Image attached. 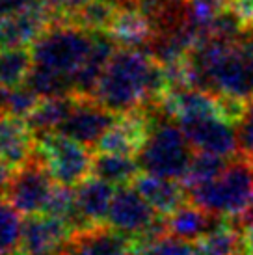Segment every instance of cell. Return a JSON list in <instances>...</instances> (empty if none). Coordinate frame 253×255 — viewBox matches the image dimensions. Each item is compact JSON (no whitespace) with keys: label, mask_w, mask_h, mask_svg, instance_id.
<instances>
[{"label":"cell","mask_w":253,"mask_h":255,"mask_svg":"<svg viewBox=\"0 0 253 255\" xmlns=\"http://www.w3.org/2000/svg\"><path fill=\"white\" fill-rule=\"evenodd\" d=\"M188 88L253 99V24L235 37L203 36L184 58Z\"/></svg>","instance_id":"obj_1"},{"label":"cell","mask_w":253,"mask_h":255,"mask_svg":"<svg viewBox=\"0 0 253 255\" xmlns=\"http://www.w3.org/2000/svg\"><path fill=\"white\" fill-rule=\"evenodd\" d=\"M169 88L168 69L147 50L120 47L106 64L92 99L114 114H128L158 108Z\"/></svg>","instance_id":"obj_2"},{"label":"cell","mask_w":253,"mask_h":255,"mask_svg":"<svg viewBox=\"0 0 253 255\" xmlns=\"http://www.w3.org/2000/svg\"><path fill=\"white\" fill-rule=\"evenodd\" d=\"M186 192L190 201L207 213L235 218L253 196V162L242 155L233 156L218 177Z\"/></svg>","instance_id":"obj_3"},{"label":"cell","mask_w":253,"mask_h":255,"mask_svg":"<svg viewBox=\"0 0 253 255\" xmlns=\"http://www.w3.org/2000/svg\"><path fill=\"white\" fill-rule=\"evenodd\" d=\"M95 45V32L73 22H52L32 45L34 64L73 78L86 64Z\"/></svg>","instance_id":"obj_4"},{"label":"cell","mask_w":253,"mask_h":255,"mask_svg":"<svg viewBox=\"0 0 253 255\" xmlns=\"http://www.w3.org/2000/svg\"><path fill=\"white\" fill-rule=\"evenodd\" d=\"M192 149L194 147L181 125H173L171 121H162L153 116L147 140L136 158L143 171L181 181L194 158Z\"/></svg>","instance_id":"obj_5"},{"label":"cell","mask_w":253,"mask_h":255,"mask_svg":"<svg viewBox=\"0 0 253 255\" xmlns=\"http://www.w3.org/2000/svg\"><path fill=\"white\" fill-rule=\"evenodd\" d=\"M34 155L45 164L50 177L63 186H78L92 175V147L58 130L35 134Z\"/></svg>","instance_id":"obj_6"},{"label":"cell","mask_w":253,"mask_h":255,"mask_svg":"<svg viewBox=\"0 0 253 255\" xmlns=\"http://www.w3.org/2000/svg\"><path fill=\"white\" fill-rule=\"evenodd\" d=\"M56 181L50 177L45 164L32 156L30 160L15 168L6 190V199L21 214H41L49 203Z\"/></svg>","instance_id":"obj_7"},{"label":"cell","mask_w":253,"mask_h":255,"mask_svg":"<svg viewBox=\"0 0 253 255\" xmlns=\"http://www.w3.org/2000/svg\"><path fill=\"white\" fill-rule=\"evenodd\" d=\"M179 125L196 151L222 158H233L239 155L237 125H233L231 121L222 118L220 114L184 118L179 121Z\"/></svg>","instance_id":"obj_8"},{"label":"cell","mask_w":253,"mask_h":255,"mask_svg":"<svg viewBox=\"0 0 253 255\" xmlns=\"http://www.w3.org/2000/svg\"><path fill=\"white\" fill-rule=\"evenodd\" d=\"M118 116L120 114H114L92 97H77L75 107L58 132L93 149L103 140L106 130L116 123Z\"/></svg>","instance_id":"obj_9"},{"label":"cell","mask_w":253,"mask_h":255,"mask_svg":"<svg viewBox=\"0 0 253 255\" xmlns=\"http://www.w3.org/2000/svg\"><path fill=\"white\" fill-rule=\"evenodd\" d=\"M156 216L158 213L149 205L140 192L130 184H125L118 186L114 192L106 226L130 239H136L155 222Z\"/></svg>","instance_id":"obj_10"},{"label":"cell","mask_w":253,"mask_h":255,"mask_svg":"<svg viewBox=\"0 0 253 255\" xmlns=\"http://www.w3.org/2000/svg\"><path fill=\"white\" fill-rule=\"evenodd\" d=\"M73 237L63 220L49 214H32L22 222V237L19 255H45L58 250H65Z\"/></svg>","instance_id":"obj_11"},{"label":"cell","mask_w":253,"mask_h":255,"mask_svg":"<svg viewBox=\"0 0 253 255\" xmlns=\"http://www.w3.org/2000/svg\"><path fill=\"white\" fill-rule=\"evenodd\" d=\"M65 252L67 255H128L134 252V241L103 224L75 233Z\"/></svg>","instance_id":"obj_12"},{"label":"cell","mask_w":253,"mask_h":255,"mask_svg":"<svg viewBox=\"0 0 253 255\" xmlns=\"http://www.w3.org/2000/svg\"><path fill=\"white\" fill-rule=\"evenodd\" d=\"M35 134L24 118L4 114L0 118V156L11 168H19L34 156Z\"/></svg>","instance_id":"obj_13"},{"label":"cell","mask_w":253,"mask_h":255,"mask_svg":"<svg viewBox=\"0 0 253 255\" xmlns=\"http://www.w3.org/2000/svg\"><path fill=\"white\" fill-rule=\"evenodd\" d=\"M134 188L145 198L149 205L155 209L158 214L169 216L181 205L188 201V192L183 183L177 179L160 177L153 173H140L134 179Z\"/></svg>","instance_id":"obj_14"},{"label":"cell","mask_w":253,"mask_h":255,"mask_svg":"<svg viewBox=\"0 0 253 255\" xmlns=\"http://www.w3.org/2000/svg\"><path fill=\"white\" fill-rule=\"evenodd\" d=\"M114 184L103 179L90 175L75 188L78 213L90 226H103L106 224L108 211L114 199Z\"/></svg>","instance_id":"obj_15"},{"label":"cell","mask_w":253,"mask_h":255,"mask_svg":"<svg viewBox=\"0 0 253 255\" xmlns=\"http://www.w3.org/2000/svg\"><path fill=\"white\" fill-rule=\"evenodd\" d=\"M108 34L120 47L147 49L149 41L153 39V24L136 6H125L118 11Z\"/></svg>","instance_id":"obj_16"},{"label":"cell","mask_w":253,"mask_h":255,"mask_svg":"<svg viewBox=\"0 0 253 255\" xmlns=\"http://www.w3.org/2000/svg\"><path fill=\"white\" fill-rule=\"evenodd\" d=\"M199 255H244V231L235 218H222L196 241Z\"/></svg>","instance_id":"obj_17"},{"label":"cell","mask_w":253,"mask_h":255,"mask_svg":"<svg viewBox=\"0 0 253 255\" xmlns=\"http://www.w3.org/2000/svg\"><path fill=\"white\" fill-rule=\"evenodd\" d=\"M220 218L222 216H214L194 203L192 205L184 203L168 216V235L188 242H196L207 231H211Z\"/></svg>","instance_id":"obj_18"},{"label":"cell","mask_w":253,"mask_h":255,"mask_svg":"<svg viewBox=\"0 0 253 255\" xmlns=\"http://www.w3.org/2000/svg\"><path fill=\"white\" fill-rule=\"evenodd\" d=\"M77 103V95H62V97H43L35 108L24 118L34 134L54 132L67 120L73 107Z\"/></svg>","instance_id":"obj_19"},{"label":"cell","mask_w":253,"mask_h":255,"mask_svg":"<svg viewBox=\"0 0 253 255\" xmlns=\"http://www.w3.org/2000/svg\"><path fill=\"white\" fill-rule=\"evenodd\" d=\"M140 162L130 155L118 153H97L93 156L92 175L103 179L114 186L132 184L134 179L140 175Z\"/></svg>","instance_id":"obj_20"},{"label":"cell","mask_w":253,"mask_h":255,"mask_svg":"<svg viewBox=\"0 0 253 255\" xmlns=\"http://www.w3.org/2000/svg\"><path fill=\"white\" fill-rule=\"evenodd\" d=\"M32 67H34V54L30 47L0 49V88L24 86Z\"/></svg>","instance_id":"obj_21"},{"label":"cell","mask_w":253,"mask_h":255,"mask_svg":"<svg viewBox=\"0 0 253 255\" xmlns=\"http://www.w3.org/2000/svg\"><path fill=\"white\" fill-rule=\"evenodd\" d=\"M21 213L9 201H0V255H15L21 250Z\"/></svg>","instance_id":"obj_22"},{"label":"cell","mask_w":253,"mask_h":255,"mask_svg":"<svg viewBox=\"0 0 253 255\" xmlns=\"http://www.w3.org/2000/svg\"><path fill=\"white\" fill-rule=\"evenodd\" d=\"M227 166L225 158L216 155H209V153H201L197 151L192 162H190V168L186 171V175L181 179V183L184 184V188H194V186H199V184H205L216 179L224 171V168Z\"/></svg>","instance_id":"obj_23"},{"label":"cell","mask_w":253,"mask_h":255,"mask_svg":"<svg viewBox=\"0 0 253 255\" xmlns=\"http://www.w3.org/2000/svg\"><path fill=\"white\" fill-rule=\"evenodd\" d=\"M140 255H199L196 248V242L192 244L188 241L177 239L173 235H166L160 241L149 244L147 248L138 250Z\"/></svg>","instance_id":"obj_24"},{"label":"cell","mask_w":253,"mask_h":255,"mask_svg":"<svg viewBox=\"0 0 253 255\" xmlns=\"http://www.w3.org/2000/svg\"><path fill=\"white\" fill-rule=\"evenodd\" d=\"M237 138H239V155L253 162V99L246 103L244 114L237 123Z\"/></svg>","instance_id":"obj_25"},{"label":"cell","mask_w":253,"mask_h":255,"mask_svg":"<svg viewBox=\"0 0 253 255\" xmlns=\"http://www.w3.org/2000/svg\"><path fill=\"white\" fill-rule=\"evenodd\" d=\"M229 6L246 21V24H253V0H233Z\"/></svg>","instance_id":"obj_26"},{"label":"cell","mask_w":253,"mask_h":255,"mask_svg":"<svg viewBox=\"0 0 253 255\" xmlns=\"http://www.w3.org/2000/svg\"><path fill=\"white\" fill-rule=\"evenodd\" d=\"M11 175H13V168L0 156V196H6L7 184H9Z\"/></svg>","instance_id":"obj_27"},{"label":"cell","mask_w":253,"mask_h":255,"mask_svg":"<svg viewBox=\"0 0 253 255\" xmlns=\"http://www.w3.org/2000/svg\"><path fill=\"white\" fill-rule=\"evenodd\" d=\"M235 220L239 222V226L242 229H253V196L250 198L248 201L246 209L239 214V216H235Z\"/></svg>","instance_id":"obj_28"},{"label":"cell","mask_w":253,"mask_h":255,"mask_svg":"<svg viewBox=\"0 0 253 255\" xmlns=\"http://www.w3.org/2000/svg\"><path fill=\"white\" fill-rule=\"evenodd\" d=\"M244 255H253V229L244 231Z\"/></svg>","instance_id":"obj_29"},{"label":"cell","mask_w":253,"mask_h":255,"mask_svg":"<svg viewBox=\"0 0 253 255\" xmlns=\"http://www.w3.org/2000/svg\"><path fill=\"white\" fill-rule=\"evenodd\" d=\"M32 2V6H41V7H52L56 4V0H30Z\"/></svg>","instance_id":"obj_30"},{"label":"cell","mask_w":253,"mask_h":255,"mask_svg":"<svg viewBox=\"0 0 253 255\" xmlns=\"http://www.w3.org/2000/svg\"><path fill=\"white\" fill-rule=\"evenodd\" d=\"M205 2H209V4H212V6L218 7V9H222V7L229 6L233 0H205Z\"/></svg>","instance_id":"obj_31"},{"label":"cell","mask_w":253,"mask_h":255,"mask_svg":"<svg viewBox=\"0 0 253 255\" xmlns=\"http://www.w3.org/2000/svg\"><path fill=\"white\" fill-rule=\"evenodd\" d=\"M15 255H19V254H15ZM45 255H67V252H65V250H58V252H52V254H45Z\"/></svg>","instance_id":"obj_32"},{"label":"cell","mask_w":253,"mask_h":255,"mask_svg":"<svg viewBox=\"0 0 253 255\" xmlns=\"http://www.w3.org/2000/svg\"><path fill=\"white\" fill-rule=\"evenodd\" d=\"M0 49H4V39H2V22H0Z\"/></svg>","instance_id":"obj_33"},{"label":"cell","mask_w":253,"mask_h":255,"mask_svg":"<svg viewBox=\"0 0 253 255\" xmlns=\"http://www.w3.org/2000/svg\"><path fill=\"white\" fill-rule=\"evenodd\" d=\"M128 255H140V254H138V252H136V250H134V252H130V254H128Z\"/></svg>","instance_id":"obj_34"},{"label":"cell","mask_w":253,"mask_h":255,"mask_svg":"<svg viewBox=\"0 0 253 255\" xmlns=\"http://www.w3.org/2000/svg\"><path fill=\"white\" fill-rule=\"evenodd\" d=\"M2 116H4V112H0V118H2Z\"/></svg>","instance_id":"obj_35"}]
</instances>
